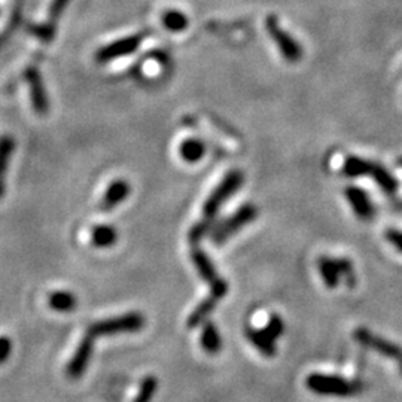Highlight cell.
<instances>
[{"mask_svg":"<svg viewBox=\"0 0 402 402\" xmlns=\"http://www.w3.org/2000/svg\"><path fill=\"white\" fill-rule=\"evenodd\" d=\"M305 386L310 392L322 396L351 398L365 391V383L360 380H347L340 375L313 372L305 379Z\"/></svg>","mask_w":402,"mask_h":402,"instance_id":"1","label":"cell"},{"mask_svg":"<svg viewBox=\"0 0 402 402\" xmlns=\"http://www.w3.org/2000/svg\"><path fill=\"white\" fill-rule=\"evenodd\" d=\"M343 174L347 178H359V176H370L375 181L382 191H384L387 195H394L399 183L398 181L394 178V174L389 171L386 167H383L382 164L375 163V161H370V159H364L359 157H347L344 159L343 164Z\"/></svg>","mask_w":402,"mask_h":402,"instance_id":"2","label":"cell"},{"mask_svg":"<svg viewBox=\"0 0 402 402\" xmlns=\"http://www.w3.org/2000/svg\"><path fill=\"white\" fill-rule=\"evenodd\" d=\"M143 327L145 317L138 312H131L123 316L94 322V324L88 327L87 334H90L94 339H97L103 337V335H114L121 332H138Z\"/></svg>","mask_w":402,"mask_h":402,"instance_id":"3","label":"cell"},{"mask_svg":"<svg viewBox=\"0 0 402 402\" xmlns=\"http://www.w3.org/2000/svg\"><path fill=\"white\" fill-rule=\"evenodd\" d=\"M257 218V207L253 205L241 206L230 218H226L218 224H214L210 236L213 245H224L228 238H231L241 228Z\"/></svg>","mask_w":402,"mask_h":402,"instance_id":"4","label":"cell"},{"mask_svg":"<svg viewBox=\"0 0 402 402\" xmlns=\"http://www.w3.org/2000/svg\"><path fill=\"white\" fill-rule=\"evenodd\" d=\"M243 183V173L238 170H233L226 174L222 179V182L218 185L217 190H214L210 197L206 200V203L203 206V219L213 221L219 209L225 201L230 198L238 188Z\"/></svg>","mask_w":402,"mask_h":402,"instance_id":"5","label":"cell"},{"mask_svg":"<svg viewBox=\"0 0 402 402\" xmlns=\"http://www.w3.org/2000/svg\"><path fill=\"white\" fill-rule=\"evenodd\" d=\"M353 339L359 344L370 348V351H374L384 358L392 359L395 364H398L399 372L402 374V347L401 346L380 337L379 334L370 331L368 328L355 329Z\"/></svg>","mask_w":402,"mask_h":402,"instance_id":"6","label":"cell"},{"mask_svg":"<svg viewBox=\"0 0 402 402\" xmlns=\"http://www.w3.org/2000/svg\"><path fill=\"white\" fill-rule=\"evenodd\" d=\"M317 268L322 280L328 288L337 286L341 279H346L347 284H355V270L352 262L346 258H329L322 257L317 261Z\"/></svg>","mask_w":402,"mask_h":402,"instance_id":"7","label":"cell"},{"mask_svg":"<svg viewBox=\"0 0 402 402\" xmlns=\"http://www.w3.org/2000/svg\"><path fill=\"white\" fill-rule=\"evenodd\" d=\"M191 260L197 268L200 277L210 285V293L217 295V297H219V298L225 297L226 292H228L226 281L224 279H221V276L217 272V268H214L213 262L209 260L207 255L203 250H200L198 248H195L191 252Z\"/></svg>","mask_w":402,"mask_h":402,"instance_id":"8","label":"cell"},{"mask_svg":"<svg viewBox=\"0 0 402 402\" xmlns=\"http://www.w3.org/2000/svg\"><path fill=\"white\" fill-rule=\"evenodd\" d=\"M267 30L273 37L276 45L279 47L281 56H284L288 61L295 63L303 57V48L289 33H286L284 29H281L279 20L276 17L267 18Z\"/></svg>","mask_w":402,"mask_h":402,"instance_id":"9","label":"cell"},{"mask_svg":"<svg viewBox=\"0 0 402 402\" xmlns=\"http://www.w3.org/2000/svg\"><path fill=\"white\" fill-rule=\"evenodd\" d=\"M24 78L29 84V90H30V99H32V106L37 115H47L48 109H49V102H48V96H47V90L44 85L42 76H40V72L36 69V67H29L24 72Z\"/></svg>","mask_w":402,"mask_h":402,"instance_id":"10","label":"cell"},{"mask_svg":"<svg viewBox=\"0 0 402 402\" xmlns=\"http://www.w3.org/2000/svg\"><path fill=\"white\" fill-rule=\"evenodd\" d=\"M142 39H143L142 35H136V36H128L124 39H119V40H116V42L106 45L97 52V60L100 63H107V61H112V60L119 59V57L130 56V54H133L140 47Z\"/></svg>","mask_w":402,"mask_h":402,"instance_id":"11","label":"cell"},{"mask_svg":"<svg viewBox=\"0 0 402 402\" xmlns=\"http://www.w3.org/2000/svg\"><path fill=\"white\" fill-rule=\"evenodd\" d=\"M92 348H94V337H91L90 334H85V337L78 344V348L66 368L67 375H69L71 379H79L80 375L85 372L92 355Z\"/></svg>","mask_w":402,"mask_h":402,"instance_id":"12","label":"cell"},{"mask_svg":"<svg viewBox=\"0 0 402 402\" xmlns=\"http://www.w3.org/2000/svg\"><path fill=\"white\" fill-rule=\"evenodd\" d=\"M344 195L348 203L352 205L353 212L360 221H371L374 218V205L364 190H360L358 186H347L344 190Z\"/></svg>","mask_w":402,"mask_h":402,"instance_id":"13","label":"cell"},{"mask_svg":"<svg viewBox=\"0 0 402 402\" xmlns=\"http://www.w3.org/2000/svg\"><path fill=\"white\" fill-rule=\"evenodd\" d=\"M128 194H130V185L123 179L115 181L106 190L100 201V209L103 212H109L115 209L119 203H123V201L128 197Z\"/></svg>","mask_w":402,"mask_h":402,"instance_id":"14","label":"cell"},{"mask_svg":"<svg viewBox=\"0 0 402 402\" xmlns=\"http://www.w3.org/2000/svg\"><path fill=\"white\" fill-rule=\"evenodd\" d=\"M13 150H16V140L12 136L5 134L0 138V198H4L6 193V173Z\"/></svg>","mask_w":402,"mask_h":402,"instance_id":"15","label":"cell"},{"mask_svg":"<svg viewBox=\"0 0 402 402\" xmlns=\"http://www.w3.org/2000/svg\"><path fill=\"white\" fill-rule=\"evenodd\" d=\"M219 297H217V295H213L210 293L207 298H205L203 301H201L195 308H194V312L190 315V317H188L186 320V325L190 329L193 328H197L200 325H203V322L207 320V317L210 316V313L214 310V307L218 305L219 303Z\"/></svg>","mask_w":402,"mask_h":402,"instance_id":"16","label":"cell"},{"mask_svg":"<svg viewBox=\"0 0 402 402\" xmlns=\"http://www.w3.org/2000/svg\"><path fill=\"white\" fill-rule=\"evenodd\" d=\"M245 334L248 340L257 347V351L261 352L264 356H274L277 352L276 341L268 337L264 329H257L253 327H246Z\"/></svg>","mask_w":402,"mask_h":402,"instance_id":"17","label":"cell"},{"mask_svg":"<svg viewBox=\"0 0 402 402\" xmlns=\"http://www.w3.org/2000/svg\"><path fill=\"white\" fill-rule=\"evenodd\" d=\"M200 343H201V347H203V351L209 355H214L221 351L222 340H221V334H219L217 325L212 324V322H209V320L203 322V329H201Z\"/></svg>","mask_w":402,"mask_h":402,"instance_id":"18","label":"cell"},{"mask_svg":"<svg viewBox=\"0 0 402 402\" xmlns=\"http://www.w3.org/2000/svg\"><path fill=\"white\" fill-rule=\"evenodd\" d=\"M118 233L112 225H96L91 231V241L96 248L104 249L116 243Z\"/></svg>","mask_w":402,"mask_h":402,"instance_id":"19","label":"cell"},{"mask_svg":"<svg viewBox=\"0 0 402 402\" xmlns=\"http://www.w3.org/2000/svg\"><path fill=\"white\" fill-rule=\"evenodd\" d=\"M179 152L183 161L186 163H198V161L206 154V145L198 139H186L182 142Z\"/></svg>","mask_w":402,"mask_h":402,"instance_id":"20","label":"cell"},{"mask_svg":"<svg viewBox=\"0 0 402 402\" xmlns=\"http://www.w3.org/2000/svg\"><path fill=\"white\" fill-rule=\"evenodd\" d=\"M48 304L56 312H72L76 307V297L71 292L57 291L48 297Z\"/></svg>","mask_w":402,"mask_h":402,"instance_id":"21","label":"cell"},{"mask_svg":"<svg viewBox=\"0 0 402 402\" xmlns=\"http://www.w3.org/2000/svg\"><path fill=\"white\" fill-rule=\"evenodd\" d=\"M163 23L170 32H182L188 27V18L179 11H167L163 17Z\"/></svg>","mask_w":402,"mask_h":402,"instance_id":"22","label":"cell"},{"mask_svg":"<svg viewBox=\"0 0 402 402\" xmlns=\"http://www.w3.org/2000/svg\"><path fill=\"white\" fill-rule=\"evenodd\" d=\"M157 387H158L157 379L154 377V375H147V377H145L142 380L139 392L136 396H134L133 402H151V399L157 391Z\"/></svg>","mask_w":402,"mask_h":402,"instance_id":"23","label":"cell"},{"mask_svg":"<svg viewBox=\"0 0 402 402\" xmlns=\"http://www.w3.org/2000/svg\"><path fill=\"white\" fill-rule=\"evenodd\" d=\"M284 329H285L284 320H281L280 316L273 315L270 319H268L267 325H265V328H264V332L268 335V337L273 339V340L276 341V340L280 337V335L284 334Z\"/></svg>","mask_w":402,"mask_h":402,"instance_id":"24","label":"cell"},{"mask_svg":"<svg viewBox=\"0 0 402 402\" xmlns=\"http://www.w3.org/2000/svg\"><path fill=\"white\" fill-rule=\"evenodd\" d=\"M214 222L213 221H207V219H203L201 222H198L197 225L193 226V230L190 231V241L194 245V243H198V241L203 238L207 233L212 231V228H213Z\"/></svg>","mask_w":402,"mask_h":402,"instance_id":"25","label":"cell"},{"mask_svg":"<svg viewBox=\"0 0 402 402\" xmlns=\"http://www.w3.org/2000/svg\"><path fill=\"white\" fill-rule=\"evenodd\" d=\"M386 238L394 248H396L399 252H402V231L395 230V228H391V230L386 231Z\"/></svg>","mask_w":402,"mask_h":402,"instance_id":"26","label":"cell"},{"mask_svg":"<svg viewBox=\"0 0 402 402\" xmlns=\"http://www.w3.org/2000/svg\"><path fill=\"white\" fill-rule=\"evenodd\" d=\"M11 351H12L11 340L6 337V335H2V337H0V364H4V362L9 358Z\"/></svg>","mask_w":402,"mask_h":402,"instance_id":"27","label":"cell"},{"mask_svg":"<svg viewBox=\"0 0 402 402\" xmlns=\"http://www.w3.org/2000/svg\"><path fill=\"white\" fill-rule=\"evenodd\" d=\"M67 2H69V0H54L52 5H51V11H49V18L57 20Z\"/></svg>","mask_w":402,"mask_h":402,"instance_id":"28","label":"cell"},{"mask_svg":"<svg viewBox=\"0 0 402 402\" xmlns=\"http://www.w3.org/2000/svg\"><path fill=\"white\" fill-rule=\"evenodd\" d=\"M33 33L36 36H39L40 39H44V40H49L54 35V27L51 25H40V27H35L33 29Z\"/></svg>","mask_w":402,"mask_h":402,"instance_id":"29","label":"cell"},{"mask_svg":"<svg viewBox=\"0 0 402 402\" xmlns=\"http://www.w3.org/2000/svg\"><path fill=\"white\" fill-rule=\"evenodd\" d=\"M399 164H401V166H402V158H401V159H399Z\"/></svg>","mask_w":402,"mask_h":402,"instance_id":"30","label":"cell"}]
</instances>
